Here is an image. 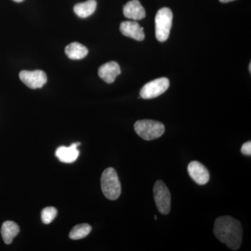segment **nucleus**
I'll return each instance as SVG.
<instances>
[{
	"label": "nucleus",
	"instance_id": "nucleus-1",
	"mask_svg": "<svg viewBox=\"0 0 251 251\" xmlns=\"http://www.w3.org/2000/svg\"><path fill=\"white\" fill-rule=\"evenodd\" d=\"M214 234L220 242L232 250H238L241 247L243 236L242 225L231 216H221L216 220Z\"/></svg>",
	"mask_w": 251,
	"mask_h": 251
},
{
	"label": "nucleus",
	"instance_id": "nucleus-2",
	"mask_svg": "<svg viewBox=\"0 0 251 251\" xmlns=\"http://www.w3.org/2000/svg\"><path fill=\"white\" fill-rule=\"evenodd\" d=\"M100 185L104 196L110 201H115L121 195V183L114 168H108L103 171Z\"/></svg>",
	"mask_w": 251,
	"mask_h": 251
},
{
	"label": "nucleus",
	"instance_id": "nucleus-3",
	"mask_svg": "<svg viewBox=\"0 0 251 251\" xmlns=\"http://www.w3.org/2000/svg\"><path fill=\"white\" fill-rule=\"evenodd\" d=\"M134 128L137 134L145 140L157 139L165 132L163 124L151 120H139L135 122Z\"/></svg>",
	"mask_w": 251,
	"mask_h": 251
},
{
	"label": "nucleus",
	"instance_id": "nucleus-4",
	"mask_svg": "<svg viewBox=\"0 0 251 251\" xmlns=\"http://www.w3.org/2000/svg\"><path fill=\"white\" fill-rule=\"evenodd\" d=\"M173 14L169 8L158 10L155 18V28L157 40L164 42L169 37L173 23Z\"/></svg>",
	"mask_w": 251,
	"mask_h": 251
},
{
	"label": "nucleus",
	"instance_id": "nucleus-5",
	"mask_svg": "<svg viewBox=\"0 0 251 251\" xmlns=\"http://www.w3.org/2000/svg\"><path fill=\"white\" fill-rule=\"evenodd\" d=\"M153 193L158 211L164 215L169 214L171 209V195L166 185L158 180L153 186Z\"/></svg>",
	"mask_w": 251,
	"mask_h": 251
},
{
	"label": "nucleus",
	"instance_id": "nucleus-6",
	"mask_svg": "<svg viewBox=\"0 0 251 251\" xmlns=\"http://www.w3.org/2000/svg\"><path fill=\"white\" fill-rule=\"evenodd\" d=\"M170 81L167 77H161L148 82L140 91V97L144 99L156 98L169 88Z\"/></svg>",
	"mask_w": 251,
	"mask_h": 251
},
{
	"label": "nucleus",
	"instance_id": "nucleus-7",
	"mask_svg": "<svg viewBox=\"0 0 251 251\" xmlns=\"http://www.w3.org/2000/svg\"><path fill=\"white\" fill-rule=\"evenodd\" d=\"M19 77L25 85L32 90L41 88L47 82L46 73L41 70L22 71Z\"/></svg>",
	"mask_w": 251,
	"mask_h": 251
},
{
	"label": "nucleus",
	"instance_id": "nucleus-8",
	"mask_svg": "<svg viewBox=\"0 0 251 251\" xmlns=\"http://www.w3.org/2000/svg\"><path fill=\"white\" fill-rule=\"evenodd\" d=\"M188 172L190 176L199 185L206 184L210 178L206 167L198 161L191 162L188 166Z\"/></svg>",
	"mask_w": 251,
	"mask_h": 251
},
{
	"label": "nucleus",
	"instance_id": "nucleus-9",
	"mask_svg": "<svg viewBox=\"0 0 251 251\" xmlns=\"http://www.w3.org/2000/svg\"><path fill=\"white\" fill-rule=\"evenodd\" d=\"M120 31L127 37L132 38L137 41L145 39V32L143 27L135 21H125L120 25Z\"/></svg>",
	"mask_w": 251,
	"mask_h": 251
},
{
	"label": "nucleus",
	"instance_id": "nucleus-10",
	"mask_svg": "<svg viewBox=\"0 0 251 251\" xmlns=\"http://www.w3.org/2000/svg\"><path fill=\"white\" fill-rule=\"evenodd\" d=\"M80 143H73L70 147H59L56 150L55 155L59 161L64 163H72L76 161L78 158L79 152L77 146Z\"/></svg>",
	"mask_w": 251,
	"mask_h": 251
},
{
	"label": "nucleus",
	"instance_id": "nucleus-11",
	"mask_svg": "<svg viewBox=\"0 0 251 251\" xmlns=\"http://www.w3.org/2000/svg\"><path fill=\"white\" fill-rule=\"evenodd\" d=\"M98 74L102 80L107 83L111 84L115 82L116 77L121 74V69L117 62H107L99 68Z\"/></svg>",
	"mask_w": 251,
	"mask_h": 251
},
{
	"label": "nucleus",
	"instance_id": "nucleus-12",
	"mask_svg": "<svg viewBox=\"0 0 251 251\" xmlns=\"http://www.w3.org/2000/svg\"><path fill=\"white\" fill-rule=\"evenodd\" d=\"M124 15L125 17L134 21L143 19L146 16V12L139 0H131L124 6Z\"/></svg>",
	"mask_w": 251,
	"mask_h": 251
},
{
	"label": "nucleus",
	"instance_id": "nucleus-13",
	"mask_svg": "<svg viewBox=\"0 0 251 251\" xmlns=\"http://www.w3.org/2000/svg\"><path fill=\"white\" fill-rule=\"evenodd\" d=\"M20 228L14 221H7L1 226V234L5 244H10L19 233Z\"/></svg>",
	"mask_w": 251,
	"mask_h": 251
},
{
	"label": "nucleus",
	"instance_id": "nucleus-14",
	"mask_svg": "<svg viewBox=\"0 0 251 251\" xmlns=\"http://www.w3.org/2000/svg\"><path fill=\"white\" fill-rule=\"evenodd\" d=\"M65 53L69 59L78 60L85 58L88 54V49L80 43L74 42L66 47Z\"/></svg>",
	"mask_w": 251,
	"mask_h": 251
},
{
	"label": "nucleus",
	"instance_id": "nucleus-15",
	"mask_svg": "<svg viewBox=\"0 0 251 251\" xmlns=\"http://www.w3.org/2000/svg\"><path fill=\"white\" fill-rule=\"evenodd\" d=\"M97 6L96 0H87L85 2L75 5L74 11L78 17L86 18L94 14L97 9Z\"/></svg>",
	"mask_w": 251,
	"mask_h": 251
},
{
	"label": "nucleus",
	"instance_id": "nucleus-16",
	"mask_svg": "<svg viewBox=\"0 0 251 251\" xmlns=\"http://www.w3.org/2000/svg\"><path fill=\"white\" fill-rule=\"evenodd\" d=\"M92 227L89 224H82L77 225L73 227L69 233V237L74 240L83 239L90 233Z\"/></svg>",
	"mask_w": 251,
	"mask_h": 251
},
{
	"label": "nucleus",
	"instance_id": "nucleus-17",
	"mask_svg": "<svg viewBox=\"0 0 251 251\" xmlns=\"http://www.w3.org/2000/svg\"><path fill=\"white\" fill-rule=\"evenodd\" d=\"M57 210L53 206H48L41 211V220L44 224H50L57 216Z\"/></svg>",
	"mask_w": 251,
	"mask_h": 251
},
{
	"label": "nucleus",
	"instance_id": "nucleus-18",
	"mask_svg": "<svg viewBox=\"0 0 251 251\" xmlns=\"http://www.w3.org/2000/svg\"><path fill=\"white\" fill-rule=\"evenodd\" d=\"M241 151L243 154L246 155V156H251V142H247L242 145V149H241Z\"/></svg>",
	"mask_w": 251,
	"mask_h": 251
},
{
	"label": "nucleus",
	"instance_id": "nucleus-19",
	"mask_svg": "<svg viewBox=\"0 0 251 251\" xmlns=\"http://www.w3.org/2000/svg\"><path fill=\"white\" fill-rule=\"evenodd\" d=\"M219 1L223 3H227L230 2V1H234V0H219Z\"/></svg>",
	"mask_w": 251,
	"mask_h": 251
},
{
	"label": "nucleus",
	"instance_id": "nucleus-20",
	"mask_svg": "<svg viewBox=\"0 0 251 251\" xmlns=\"http://www.w3.org/2000/svg\"><path fill=\"white\" fill-rule=\"evenodd\" d=\"M16 2H22V1H24V0H14Z\"/></svg>",
	"mask_w": 251,
	"mask_h": 251
}]
</instances>
